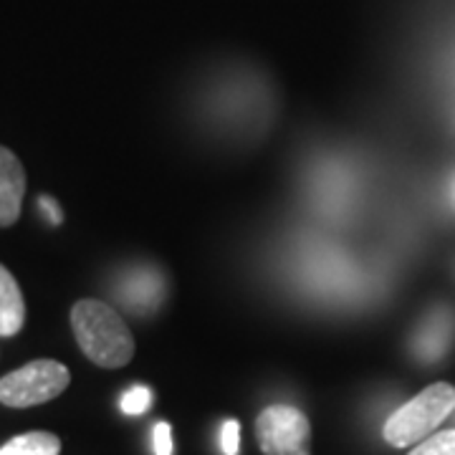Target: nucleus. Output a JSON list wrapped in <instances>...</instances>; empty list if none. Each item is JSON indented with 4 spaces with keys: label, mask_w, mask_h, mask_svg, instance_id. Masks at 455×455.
Listing matches in <instances>:
<instances>
[{
    "label": "nucleus",
    "mask_w": 455,
    "mask_h": 455,
    "mask_svg": "<svg viewBox=\"0 0 455 455\" xmlns=\"http://www.w3.org/2000/svg\"><path fill=\"white\" fill-rule=\"evenodd\" d=\"M71 326L84 355L99 367L119 370L134 357V337L130 326L109 304L99 299H82L79 304H74Z\"/></svg>",
    "instance_id": "1"
},
{
    "label": "nucleus",
    "mask_w": 455,
    "mask_h": 455,
    "mask_svg": "<svg viewBox=\"0 0 455 455\" xmlns=\"http://www.w3.org/2000/svg\"><path fill=\"white\" fill-rule=\"evenodd\" d=\"M455 410V387L448 382H435L410 403L395 410L385 423V440L395 448H407L425 440Z\"/></svg>",
    "instance_id": "2"
},
{
    "label": "nucleus",
    "mask_w": 455,
    "mask_h": 455,
    "mask_svg": "<svg viewBox=\"0 0 455 455\" xmlns=\"http://www.w3.org/2000/svg\"><path fill=\"white\" fill-rule=\"evenodd\" d=\"M71 374L56 359H36L0 379V403L8 407L44 405L68 387Z\"/></svg>",
    "instance_id": "3"
},
{
    "label": "nucleus",
    "mask_w": 455,
    "mask_h": 455,
    "mask_svg": "<svg viewBox=\"0 0 455 455\" xmlns=\"http://www.w3.org/2000/svg\"><path fill=\"white\" fill-rule=\"evenodd\" d=\"M256 433L266 455H311V425L296 407H266L256 423Z\"/></svg>",
    "instance_id": "4"
},
{
    "label": "nucleus",
    "mask_w": 455,
    "mask_h": 455,
    "mask_svg": "<svg viewBox=\"0 0 455 455\" xmlns=\"http://www.w3.org/2000/svg\"><path fill=\"white\" fill-rule=\"evenodd\" d=\"M26 196L23 164L8 147H0V228L13 226Z\"/></svg>",
    "instance_id": "5"
},
{
    "label": "nucleus",
    "mask_w": 455,
    "mask_h": 455,
    "mask_svg": "<svg viewBox=\"0 0 455 455\" xmlns=\"http://www.w3.org/2000/svg\"><path fill=\"white\" fill-rule=\"evenodd\" d=\"M26 304L13 274L0 266V337H13L23 329Z\"/></svg>",
    "instance_id": "6"
},
{
    "label": "nucleus",
    "mask_w": 455,
    "mask_h": 455,
    "mask_svg": "<svg viewBox=\"0 0 455 455\" xmlns=\"http://www.w3.org/2000/svg\"><path fill=\"white\" fill-rule=\"evenodd\" d=\"M59 451H61V440L53 433L36 430V433H26V435L8 440L0 448V455H59Z\"/></svg>",
    "instance_id": "7"
},
{
    "label": "nucleus",
    "mask_w": 455,
    "mask_h": 455,
    "mask_svg": "<svg viewBox=\"0 0 455 455\" xmlns=\"http://www.w3.org/2000/svg\"><path fill=\"white\" fill-rule=\"evenodd\" d=\"M410 455H455V430L427 435L415 445V451Z\"/></svg>",
    "instance_id": "8"
},
{
    "label": "nucleus",
    "mask_w": 455,
    "mask_h": 455,
    "mask_svg": "<svg viewBox=\"0 0 455 455\" xmlns=\"http://www.w3.org/2000/svg\"><path fill=\"white\" fill-rule=\"evenodd\" d=\"M448 344V326L438 322V324L427 326V337H420V357H425L427 362L440 357V352L445 349Z\"/></svg>",
    "instance_id": "9"
},
{
    "label": "nucleus",
    "mask_w": 455,
    "mask_h": 455,
    "mask_svg": "<svg viewBox=\"0 0 455 455\" xmlns=\"http://www.w3.org/2000/svg\"><path fill=\"white\" fill-rule=\"evenodd\" d=\"M152 403V395L147 387H132V390L124 392V397H122V412H127V415H142L147 407Z\"/></svg>",
    "instance_id": "10"
},
{
    "label": "nucleus",
    "mask_w": 455,
    "mask_h": 455,
    "mask_svg": "<svg viewBox=\"0 0 455 455\" xmlns=\"http://www.w3.org/2000/svg\"><path fill=\"white\" fill-rule=\"evenodd\" d=\"M220 448L226 455H238L241 451V425L235 420H226L220 430Z\"/></svg>",
    "instance_id": "11"
},
{
    "label": "nucleus",
    "mask_w": 455,
    "mask_h": 455,
    "mask_svg": "<svg viewBox=\"0 0 455 455\" xmlns=\"http://www.w3.org/2000/svg\"><path fill=\"white\" fill-rule=\"evenodd\" d=\"M155 453L157 455H172V427L167 423L155 425Z\"/></svg>",
    "instance_id": "12"
},
{
    "label": "nucleus",
    "mask_w": 455,
    "mask_h": 455,
    "mask_svg": "<svg viewBox=\"0 0 455 455\" xmlns=\"http://www.w3.org/2000/svg\"><path fill=\"white\" fill-rule=\"evenodd\" d=\"M38 203H41V208L46 211V215H49L51 223H61V211H59V205H56V203H53L51 197H41Z\"/></svg>",
    "instance_id": "13"
}]
</instances>
